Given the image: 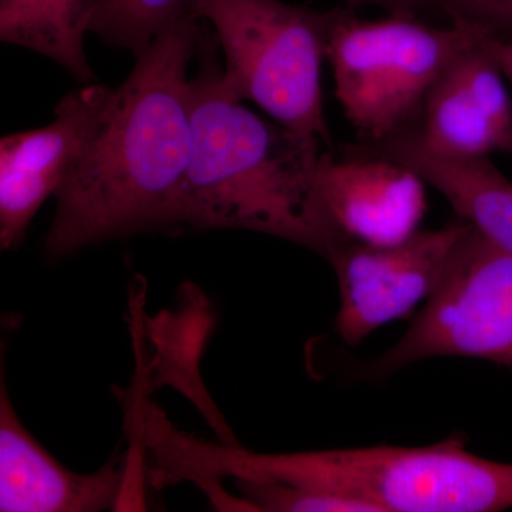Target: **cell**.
I'll list each match as a JSON object with an SVG mask.
<instances>
[{
	"instance_id": "obj_1",
	"label": "cell",
	"mask_w": 512,
	"mask_h": 512,
	"mask_svg": "<svg viewBox=\"0 0 512 512\" xmlns=\"http://www.w3.org/2000/svg\"><path fill=\"white\" fill-rule=\"evenodd\" d=\"M204 25L188 3L136 57L127 79L107 90L82 153L56 191L45 241L50 258L177 228L194 141L188 67Z\"/></svg>"
},
{
	"instance_id": "obj_2",
	"label": "cell",
	"mask_w": 512,
	"mask_h": 512,
	"mask_svg": "<svg viewBox=\"0 0 512 512\" xmlns=\"http://www.w3.org/2000/svg\"><path fill=\"white\" fill-rule=\"evenodd\" d=\"M191 79L192 156L177 227L244 229L301 245L332 262L350 241L318 185L323 148L244 106L225 83L218 42L204 28Z\"/></svg>"
},
{
	"instance_id": "obj_3",
	"label": "cell",
	"mask_w": 512,
	"mask_h": 512,
	"mask_svg": "<svg viewBox=\"0 0 512 512\" xmlns=\"http://www.w3.org/2000/svg\"><path fill=\"white\" fill-rule=\"evenodd\" d=\"M188 480L222 478L329 491L375 512H498L512 508V464L470 453L463 437L426 447L373 446L265 454L190 436L180 454Z\"/></svg>"
},
{
	"instance_id": "obj_4",
	"label": "cell",
	"mask_w": 512,
	"mask_h": 512,
	"mask_svg": "<svg viewBox=\"0 0 512 512\" xmlns=\"http://www.w3.org/2000/svg\"><path fill=\"white\" fill-rule=\"evenodd\" d=\"M484 36L466 23L434 26L404 13L365 19L346 5L330 9L326 60L359 143H383L416 127L441 74Z\"/></svg>"
},
{
	"instance_id": "obj_5",
	"label": "cell",
	"mask_w": 512,
	"mask_h": 512,
	"mask_svg": "<svg viewBox=\"0 0 512 512\" xmlns=\"http://www.w3.org/2000/svg\"><path fill=\"white\" fill-rule=\"evenodd\" d=\"M224 53L225 83L296 136L335 150L326 120L322 64L330 10L282 0H190Z\"/></svg>"
},
{
	"instance_id": "obj_6",
	"label": "cell",
	"mask_w": 512,
	"mask_h": 512,
	"mask_svg": "<svg viewBox=\"0 0 512 512\" xmlns=\"http://www.w3.org/2000/svg\"><path fill=\"white\" fill-rule=\"evenodd\" d=\"M436 357L512 367V254L471 225L412 326L366 372L389 376Z\"/></svg>"
},
{
	"instance_id": "obj_7",
	"label": "cell",
	"mask_w": 512,
	"mask_h": 512,
	"mask_svg": "<svg viewBox=\"0 0 512 512\" xmlns=\"http://www.w3.org/2000/svg\"><path fill=\"white\" fill-rule=\"evenodd\" d=\"M468 228L470 224L458 221L417 231L389 247L350 239L330 262L339 282L336 330L343 342L357 346L380 326L404 318L427 301Z\"/></svg>"
},
{
	"instance_id": "obj_8",
	"label": "cell",
	"mask_w": 512,
	"mask_h": 512,
	"mask_svg": "<svg viewBox=\"0 0 512 512\" xmlns=\"http://www.w3.org/2000/svg\"><path fill=\"white\" fill-rule=\"evenodd\" d=\"M109 87L82 84L59 101L45 127L0 140V245L18 247L30 222L55 195L82 153Z\"/></svg>"
},
{
	"instance_id": "obj_9",
	"label": "cell",
	"mask_w": 512,
	"mask_h": 512,
	"mask_svg": "<svg viewBox=\"0 0 512 512\" xmlns=\"http://www.w3.org/2000/svg\"><path fill=\"white\" fill-rule=\"evenodd\" d=\"M318 185L340 231L362 244L389 247L413 237L427 210L423 180L392 158L346 146L325 150Z\"/></svg>"
},
{
	"instance_id": "obj_10",
	"label": "cell",
	"mask_w": 512,
	"mask_h": 512,
	"mask_svg": "<svg viewBox=\"0 0 512 512\" xmlns=\"http://www.w3.org/2000/svg\"><path fill=\"white\" fill-rule=\"evenodd\" d=\"M487 37L444 70L412 128L419 143L444 157L512 154V99Z\"/></svg>"
},
{
	"instance_id": "obj_11",
	"label": "cell",
	"mask_w": 512,
	"mask_h": 512,
	"mask_svg": "<svg viewBox=\"0 0 512 512\" xmlns=\"http://www.w3.org/2000/svg\"><path fill=\"white\" fill-rule=\"evenodd\" d=\"M126 461L113 458L93 474L67 470L20 423L5 382L0 393V511L96 512L116 507Z\"/></svg>"
},
{
	"instance_id": "obj_12",
	"label": "cell",
	"mask_w": 512,
	"mask_h": 512,
	"mask_svg": "<svg viewBox=\"0 0 512 512\" xmlns=\"http://www.w3.org/2000/svg\"><path fill=\"white\" fill-rule=\"evenodd\" d=\"M359 146L412 168L446 198L461 221L512 254V183L490 157L439 156L421 146L412 130L383 143Z\"/></svg>"
},
{
	"instance_id": "obj_13",
	"label": "cell",
	"mask_w": 512,
	"mask_h": 512,
	"mask_svg": "<svg viewBox=\"0 0 512 512\" xmlns=\"http://www.w3.org/2000/svg\"><path fill=\"white\" fill-rule=\"evenodd\" d=\"M97 0H0V40L53 60L80 84L93 83L84 49Z\"/></svg>"
},
{
	"instance_id": "obj_14",
	"label": "cell",
	"mask_w": 512,
	"mask_h": 512,
	"mask_svg": "<svg viewBox=\"0 0 512 512\" xmlns=\"http://www.w3.org/2000/svg\"><path fill=\"white\" fill-rule=\"evenodd\" d=\"M190 0H97L89 33L138 57Z\"/></svg>"
},
{
	"instance_id": "obj_15",
	"label": "cell",
	"mask_w": 512,
	"mask_h": 512,
	"mask_svg": "<svg viewBox=\"0 0 512 512\" xmlns=\"http://www.w3.org/2000/svg\"><path fill=\"white\" fill-rule=\"evenodd\" d=\"M248 511L375 512L369 504L329 491L265 481H235Z\"/></svg>"
},
{
	"instance_id": "obj_16",
	"label": "cell",
	"mask_w": 512,
	"mask_h": 512,
	"mask_svg": "<svg viewBox=\"0 0 512 512\" xmlns=\"http://www.w3.org/2000/svg\"><path fill=\"white\" fill-rule=\"evenodd\" d=\"M446 15L491 39H512V0H448Z\"/></svg>"
},
{
	"instance_id": "obj_17",
	"label": "cell",
	"mask_w": 512,
	"mask_h": 512,
	"mask_svg": "<svg viewBox=\"0 0 512 512\" xmlns=\"http://www.w3.org/2000/svg\"><path fill=\"white\" fill-rule=\"evenodd\" d=\"M346 6L353 9L373 6L386 13H404L420 16L427 10L437 9L446 13L448 0H345Z\"/></svg>"
},
{
	"instance_id": "obj_18",
	"label": "cell",
	"mask_w": 512,
	"mask_h": 512,
	"mask_svg": "<svg viewBox=\"0 0 512 512\" xmlns=\"http://www.w3.org/2000/svg\"><path fill=\"white\" fill-rule=\"evenodd\" d=\"M487 46L512 89V39L498 40L487 37Z\"/></svg>"
}]
</instances>
